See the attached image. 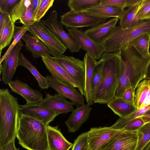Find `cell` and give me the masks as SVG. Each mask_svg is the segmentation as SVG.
<instances>
[{"label": "cell", "instance_id": "1f68e13d", "mask_svg": "<svg viewBox=\"0 0 150 150\" xmlns=\"http://www.w3.org/2000/svg\"><path fill=\"white\" fill-rule=\"evenodd\" d=\"M100 0H69L67 5L70 11H83L100 4Z\"/></svg>", "mask_w": 150, "mask_h": 150}, {"label": "cell", "instance_id": "9c48e42d", "mask_svg": "<svg viewBox=\"0 0 150 150\" xmlns=\"http://www.w3.org/2000/svg\"><path fill=\"white\" fill-rule=\"evenodd\" d=\"M122 130L111 126L91 128L87 132L89 148L91 150H102Z\"/></svg>", "mask_w": 150, "mask_h": 150}, {"label": "cell", "instance_id": "d6986e66", "mask_svg": "<svg viewBox=\"0 0 150 150\" xmlns=\"http://www.w3.org/2000/svg\"><path fill=\"white\" fill-rule=\"evenodd\" d=\"M46 68L51 75L69 86L77 88V86L64 69L54 60L53 57L47 55L41 57Z\"/></svg>", "mask_w": 150, "mask_h": 150}, {"label": "cell", "instance_id": "60d3db41", "mask_svg": "<svg viewBox=\"0 0 150 150\" xmlns=\"http://www.w3.org/2000/svg\"><path fill=\"white\" fill-rule=\"evenodd\" d=\"M36 22L30 5L27 8L20 20L19 23L24 25L30 27Z\"/></svg>", "mask_w": 150, "mask_h": 150}, {"label": "cell", "instance_id": "f907efd6", "mask_svg": "<svg viewBox=\"0 0 150 150\" xmlns=\"http://www.w3.org/2000/svg\"><path fill=\"white\" fill-rule=\"evenodd\" d=\"M144 150H150V142L146 147Z\"/></svg>", "mask_w": 150, "mask_h": 150}, {"label": "cell", "instance_id": "4dcf8cb0", "mask_svg": "<svg viewBox=\"0 0 150 150\" xmlns=\"http://www.w3.org/2000/svg\"><path fill=\"white\" fill-rule=\"evenodd\" d=\"M150 105L138 110L135 112L124 117H120L111 127L115 129H122L126 125L135 119L142 116L149 109Z\"/></svg>", "mask_w": 150, "mask_h": 150}, {"label": "cell", "instance_id": "b9f144b4", "mask_svg": "<svg viewBox=\"0 0 150 150\" xmlns=\"http://www.w3.org/2000/svg\"><path fill=\"white\" fill-rule=\"evenodd\" d=\"M20 0H0V10L8 13Z\"/></svg>", "mask_w": 150, "mask_h": 150}, {"label": "cell", "instance_id": "8992f818", "mask_svg": "<svg viewBox=\"0 0 150 150\" xmlns=\"http://www.w3.org/2000/svg\"><path fill=\"white\" fill-rule=\"evenodd\" d=\"M30 33L37 37L50 49L53 57L63 54L67 48L55 33L41 21H36L29 27Z\"/></svg>", "mask_w": 150, "mask_h": 150}, {"label": "cell", "instance_id": "603a6c76", "mask_svg": "<svg viewBox=\"0 0 150 150\" xmlns=\"http://www.w3.org/2000/svg\"><path fill=\"white\" fill-rule=\"evenodd\" d=\"M83 60L85 68L84 96L87 103L91 105L94 103L92 96L91 85L93 71L97 61L87 53L85 54Z\"/></svg>", "mask_w": 150, "mask_h": 150}, {"label": "cell", "instance_id": "ba28073f", "mask_svg": "<svg viewBox=\"0 0 150 150\" xmlns=\"http://www.w3.org/2000/svg\"><path fill=\"white\" fill-rule=\"evenodd\" d=\"M61 22L67 28L84 27H93L105 22L106 19L98 17L84 12H74L71 11L60 16Z\"/></svg>", "mask_w": 150, "mask_h": 150}, {"label": "cell", "instance_id": "484cf974", "mask_svg": "<svg viewBox=\"0 0 150 150\" xmlns=\"http://www.w3.org/2000/svg\"><path fill=\"white\" fill-rule=\"evenodd\" d=\"M107 105L114 113L121 118L127 117L138 110L134 104L122 97H115Z\"/></svg>", "mask_w": 150, "mask_h": 150}, {"label": "cell", "instance_id": "4fadbf2b", "mask_svg": "<svg viewBox=\"0 0 150 150\" xmlns=\"http://www.w3.org/2000/svg\"><path fill=\"white\" fill-rule=\"evenodd\" d=\"M21 115L29 117L38 120L47 126L59 114L38 104L26 103L20 105Z\"/></svg>", "mask_w": 150, "mask_h": 150}, {"label": "cell", "instance_id": "7a4b0ae2", "mask_svg": "<svg viewBox=\"0 0 150 150\" xmlns=\"http://www.w3.org/2000/svg\"><path fill=\"white\" fill-rule=\"evenodd\" d=\"M102 62L101 80L93 103H108L115 96L120 79L121 51L104 52L100 58Z\"/></svg>", "mask_w": 150, "mask_h": 150}, {"label": "cell", "instance_id": "d4e9b609", "mask_svg": "<svg viewBox=\"0 0 150 150\" xmlns=\"http://www.w3.org/2000/svg\"><path fill=\"white\" fill-rule=\"evenodd\" d=\"M134 105L138 110L150 105V80L145 79L137 85Z\"/></svg>", "mask_w": 150, "mask_h": 150}, {"label": "cell", "instance_id": "8d00e7d4", "mask_svg": "<svg viewBox=\"0 0 150 150\" xmlns=\"http://www.w3.org/2000/svg\"><path fill=\"white\" fill-rule=\"evenodd\" d=\"M136 16L139 20L150 19V0H142L137 11Z\"/></svg>", "mask_w": 150, "mask_h": 150}, {"label": "cell", "instance_id": "bcb514c9", "mask_svg": "<svg viewBox=\"0 0 150 150\" xmlns=\"http://www.w3.org/2000/svg\"><path fill=\"white\" fill-rule=\"evenodd\" d=\"M15 139L11 141L0 150H19L15 146Z\"/></svg>", "mask_w": 150, "mask_h": 150}, {"label": "cell", "instance_id": "3957f363", "mask_svg": "<svg viewBox=\"0 0 150 150\" xmlns=\"http://www.w3.org/2000/svg\"><path fill=\"white\" fill-rule=\"evenodd\" d=\"M21 116L18 98L7 88L0 89V150L15 139Z\"/></svg>", "mask_w": 150, "mask_h": 150}, {"label": "cell", "instance_id": "277c9868", "mask_svg": "<svg viewBox=\"0 0 150 150\" xmlns=\"http://www.w3.org/2000/svg\"><path fill=\"white\" fill-rule=\"evenodd\" d=\"M16 137L27 150H49L47 126L32 118L21 115Z\"/></svg>", "mask_w": 150, "mask_h": 150}, {"label": "cell", "instance_id": "681fc988", "mask_svg": "<svg viewBox=\"0 0 150 150\" xmlns=\"http://www.w3.org/2000/svg\"><path fill=\"white\" fill-rule=\"evenodd\" d=\"M145 79L150 80V61L147 66Z\"/></svg>", "mask_w": 150, "mask_h": 150}, {"label": "cell", "instance_id": "d590c367", "mask_svg": "<svg viewBox=\"0 0 150 150\" xmlns=\"http://www.w3.org/2000/svg\"><path fill=\"white\" fill-rule=\"evenodd\" d=\"M30 0H20L12 9L10 15L14 23L20 20L26 9L31 5Z\"/></svg>", "mask_w": 150, "mask_h": 150}, {"label": "cell", "instance_id": "7402d4cb", "mask_svg": "<svg viewBox=\"0 0 150 150\" xmlns=\"http://www.w3.org/2000/svg\"><path fill=\"white\" fill-rule=\"evenodd\" d=\"M125 11L124 8L121 7L99 4L83 12L92 15L106 19L111 17L120 19Z\"/></svg>", "mask_w": 150, "mask_h": 150}, {"label": "cell", "instance_id": "9a60e30c", "mask_svg": "<svg viewBox=\"0 0 150 150\" xmlns=\"http://www.w3.org/2000/svg\"><path fill=\"white\" fill-rule=\"evenodd\" d=\"M23 43L21 40L17 44L9 54L0 64L1 81L5 84L11 81L18 67L20 52Z\"/></svg>", "mask_w": 150, "mask_h": 150}, {"label": "cell", "instance_id": "c3c4849f", "mask_svg": "<svg viewBox=\"0 0 150 150\" xmlns=\"http://www.w3.org/2000/svg\"><path fill=\"white\" fill-rule=\"evenodd\" d=\"M8 14L0 10V26L1 25L6 16Z\"/></svg>", "mask_w": 150, "mask_h": 150}, {"label": "cell", "instance_id": "e575fe53", "mask_svg": "<svg viewBox=\"0 0 150 150\" xmlns=\"http://www.w3.org/2000/svg\"><path fill=\"white\" fill-rule=\"evenodd\" d=\"M102 68V62L101 59H100L99 60L97 61L95 67L92 80L91 93L93 101L100 84Z\"/></svg>", "mask_w": 150, "mask_h": 150}, {"label": "cell", "instance_id": "ee69618b", "mask_svg": "<svg viewBox=\"0 0 150 150\" xmlns=\"http://www.w3.org/2000/svg\"><path fill=\"white\" fill-rule=\"evenodd\" d=\"M135 91L132 88H129L125 91L122 98L125 100L134 105Z\"/></svg>", "mask_w": 150, "mask_h": 150}, {"label": "cell", "instance_id": "5bb4252c", "mask_svg": "<svg viewBox=\"0 0 150 150\" xmlns=\"http://www.w3.org/2000/svg\"><path fill=\"white\" fill-rule=\"evenodd\" d=\"M137 142V130L122 129L102 150H135Z\"/></svg>", "mask_w": 150, "mask_h": 150}, {"label": "cell", "instance_id": "f1b7e54d", "mask_svg": "<svg viewBox=\"0 0 150 150\" xmlns=\"http://www.w3.org/2000/svg\"><path fill=\"white\" fill-rule=\"evenodd\" d=\"M150 33H144L132 40L129 45L133 47L142 57L146 58L150 55Z\"/></svg>", "mask_w": 150, "mask_h": 150}, {"label": "cell", "instance_id": "52a82bcc", "mask_svg": "<svg viewBox=\"0 0 150 150\" xmlns=\"http://www.w3.org/2000/svg\"><path fill=\"white\" fill-rule=\"evenodd\" d=\"M53 58L75 83L79 91L84 96L85 74L84 60L64 54Z\"/></svg>", "mask_w": 150, "mask_h": 150}, {"label": "cell", "instance_id": "d6a6232c", "mask_svg": "<svg viewBox=\"0 0 150 150\" xmlns=\"http://www.w3.org/2000/svg\"><path fill=\"white\" fill-rule=\"evenodd\" d=\"M138 142L135 150H144L150 142V123L137 129Z\"/></svg>", "mask_w": 150, "mask_h": 150}, {"label": "cell", "instance_id": "6da1fadb", "mask_svg": "<svg viewBox=\"0 0 150 150\" xmlns=\"http://www.w3.org/2000/svg\"><path fill=\"white\" fill-rule=\"evenodd\" d=\"M135 50L130 45L120 50V73L116 97H122L125 91L130 88L135 91L137 85L145 78L150 55L143 57Z\"/></svg>", "mask_w": 150, "mask_h": 150}, {"label": "cell", "instance_id": "836d02e7", "mask_svg": "<svg viewBox=\"0 0 150 150\" xmlns=\"http://www.w3.org/2000/svg\"><path fill=\"white\" fill-rule=\"evenodd\" d=\"M29 26L23 25L21 27L15 26L14 30L13 36V40L9 47L0 60V64L9 54L11 51L17 44L21 40L22 37L28 31Z\"/></svg>", "mask_w": 150, "mask_h": 150}, {"label": "cell", "instance_id": "ab89813d", "mask_svg": "<svg viewBox=\"0 0 150 150\" xmlns=\"http://www.w3.org/2000/svg\"><path fill=\"white\" fill-rule=\"evenodd\" d=\"M88 146L86 132L80 134L75 140L71 150H84Z\"/></svg>", "mask_w": 150, "mask_h": 150}, {"label": "cell", "instance_id": "74e56055", "mask_svg": "<svg viewBox=\"0 0 150 150\" xmlns=\"http://www.w3.org/2000/svg\"><path fill=\"white\" fill-rule=\"evenodd\" d=\"M142 0H100V4L119 6L125 8L139 3Z\"/></svg>", "mask_w": 150, "mask_h": 150}, {"label": "cell", "instance_id": "ac0fdd59", "mask_svg": "<svg viewBox=\"0 0 150 150\" xmlns=\"http://www.w3.org/2000/svg\"><path fill=\"white\" fill-rule=\"evenodd\" d=\"M87 103L77 106L74 109L64 123L68 132L74 133L78 131L81 125L88 119L92 108Z\"/></svg>", "mask_w": 150, "mask_h": 150}, {"label": "cell", "instance_id": "f546056e", "mask_svg": "<svg viewBox=\"0 0 150 150\" xmlns=\"http://www.w3.org/2000/svg\"><path fill=\"white\" fill-rule=\"evenodd\" d=\"M21 66L27 69L37 80L38 86L42 89H47L49 86L46 77L42 76L22 53H20L18 66Z\"/></svg>", "mask_w": 150, "mask_h": 150}, {"label": "cell", "instance_id": "cb8c5ba5", "mask_svg": "<svg viewBox=\"0 0 150 150\" xmlns=\"http://www.w3.org/2000/svg\"><path fill=\"white\" fill-rule=\"evenodd\" d=\"M119 18H114L87 29L85 33L94 40L99 43L116 26Z\"/></svg>", "mask_w": 150, "mask_h": 150}, {"label": "cell", "instance_id": "5b68a950", "mask_svg": "<svg viewBox=\"0 0 150 150\" xmlns=\"http://www.w3.org/2000/svg\"><path fill=\"white\" fill-rule=\"evenodd\" d=\"M144 33H150V19L126 29L116 26L99 44L105 52H117L127 48L132 40Z\"/></svg>", "mask_w": 150, "mask_h": 150}, {"label": "cell", "instance_id": "8fae6325", "mask_svg": "<svg viewBox=\"0 0 150 150\" xmlns=\"http://www.w3.org/2000/svg\"><path fill=\"white\" fill-rule=\"evenodd\" d=\"M67 29L68 33L79 45L81 49L86 51L96 60L100 59L105 51L99 43L87 35L81 29Z\"/></svg>", "mask_w": 150, "mask_h": 150}, {"label": "cell", "instance_id": "30bf717a", "mask_svg": "<svg viewBox=\"0 0 150 150\" xmlns=\"http://www.w3.org/2000/svg\"><path fill=\"white\" fill-rule=\"evenodd\" d=\"M57 13L53 10L47 19L42 22L53 31L71 53L77 52L81 49L79 45L74 39L64 30L63 25L57 20Z\"/></svg>", "mask_w": 150, "mask_h": 150}, {"label": "cell", "instance_id": "2e32d148", "mask_svg": "<svg viewBox=\"0 0 150 150\" xmlns=\"http://www.w3.org/2000/svg\"><path fill=\"white\" fill-rule=\"evenodd\" d=\"M8 84L11 91L21 96L26 100V103L38 104L43 99L40 91L32 88L19 79L12 81Z\"/></svg>", "mask_w": 150, "mask_h": 150}, {"label": "cell", "instance_id": "44dd1931", "mask_svg": "<svg viewBox=\"0 0 150 150\" xmlns=\"http://www.w3.org/2000/svg\"><path fill=\"white\" fill-rule=\"evenodd\" d=\"M26 45L25 50L30 51L34 58L51 54L52 53L49 48L37 37L26 33L22 38Z\"/></svg>", "mask_w": 150, "mask_h": 150}, {"label": "cell", "instance_id": "f35d334b", "mask_svg": "<svg viewBox=\"0 0 150 150\" xmlns=\"http://www.w3.org/2000/svg\"><path fill=\"white\" fill-rule=\"evenodd\" d=\"M54 0H42L39 9L35 17L36 21H40L49 8L53 4Z\"/></svg>", "mask_w": 150, "mask_h": 150}, {"label": "cell", "instance_id": "7c38bea8", "mask_svg": "<svg viewBox=\"0 0 150 150\" xmlns=\"http://www.w3.org/2000/svg\"><path fill=\"white\" fill-rule=\"evenodd\" d=\"M49 87L53 89L62 96L70 100L77 106L85 104L83 96L75 88L60 81L52 75L46 76Z\"/></svg>", "mask_w": 150, "mask_h": 150}, {"label": "cell", "instance_id": "7dc6e473", "mask_svg": "<svg viewBox=\"0 0 150 150\" xmlns=\"http://www.w3.org/2000/svg\"><path fill=\"white\" fill-rule=\"evenodd\" d=\"M145 124L150 123V109L147 111L141 117Z\"/></svg>", "mask_w": 150, "mask_h": 150}, {"label": "cell", "instance_id": "f6af8a7d", "mask_svg": "<svg viewBox=\"0 0 150 150\" xmlns=\"http://www.w3.org/2000/svg\"><path fill=\"white\" fill-rule=\"evenodd\" d=\"M31 6L33 15L35 17L39 9L42 0H30Z\"/></svg>", "mask_w": 150, "mask_h": 150}, {"label": "cell", "instance_id": "83f0119b", "mask_svg": "<svg viewBox=\"0 0 150 150\" xmlns=\"http://www.w3.org/2000/svg\"><path fill=\"white\" fill-rule=\"evenodd\" d=\"M140 2L128 7L127 9L125 11L120 19L119 26L122 29L129 28L137 25L144 21L139 20L136 15Z\"/></svg>", "mask_w": 150, "mask_h": 150}, {"label": "cell", "instance_id": "4316f807", "mask_svg": "<svg viewBox=\"0 0 150 150\" xmlns=\"http://www.w3.org/2000/svg\"><path fill=\"white\" fill-rule=\"evenodd\" d=\"M15 26L10 14H8L0 26V54L2 50L10 44L13 38Z\"/></svg>", "mask_w": 150, "mask_h": 150}, {"label": "cell", "instance_id": "e0dca14e", "mask_svg": "<svg viewBox=\"0 0 150 150\" xmlns=\"http://www.w3.org/2000/svg\"><path fill=\"white\" fill-rule=\"evenodd\" d=\"M57 112L59 115L67 114L74 109V104L58 93L54 95L46 93L44 98L38 103Z\"/></svg>", "mask_w": 150, "mask_h": 150}, {"label": "cell", "instance_id": "7bdbcfd3", "mask_svg": "<svg viewBox=\"0 0 150 150\" xmlns=\"http://www.w3.org/2000/svg\"><path fill=\"white\" fill-rule=\"evenodd\" d=\"M145 124L141 118L139 117L132 120L122 129L128 130H137Z\"/></svg>", "mask_w": 150, "mask_h": 150}, {"label": "cell", "instance_id": "816d5d0a", "mask_svg": "<svg viewBox=\"0 0 150 150\" xmlns=\"http://www.w3.org/2000/svg\"><path fill=\"white\" fill-rule=\"evenodd\" d=\"M84 150H91L89 148L88 146L84 149Z\"/></svg>", "mask_w": 150, "mask_h": 150}, {"label": "cell", "instance_id": "ffe728a7", "mask_svg": "<svg viewBox=\"0 0 150 150\" xmlns=\"http://www.w3.org/2000/svg\"><path fill=\"white\" fill-rule=\"evenodd\" d=\"M47 140L49 150H69L73 144L65 138L58 126H47Z\"/></svg>", "mask_w": 150, "mask_h": 150}]
</instances>
